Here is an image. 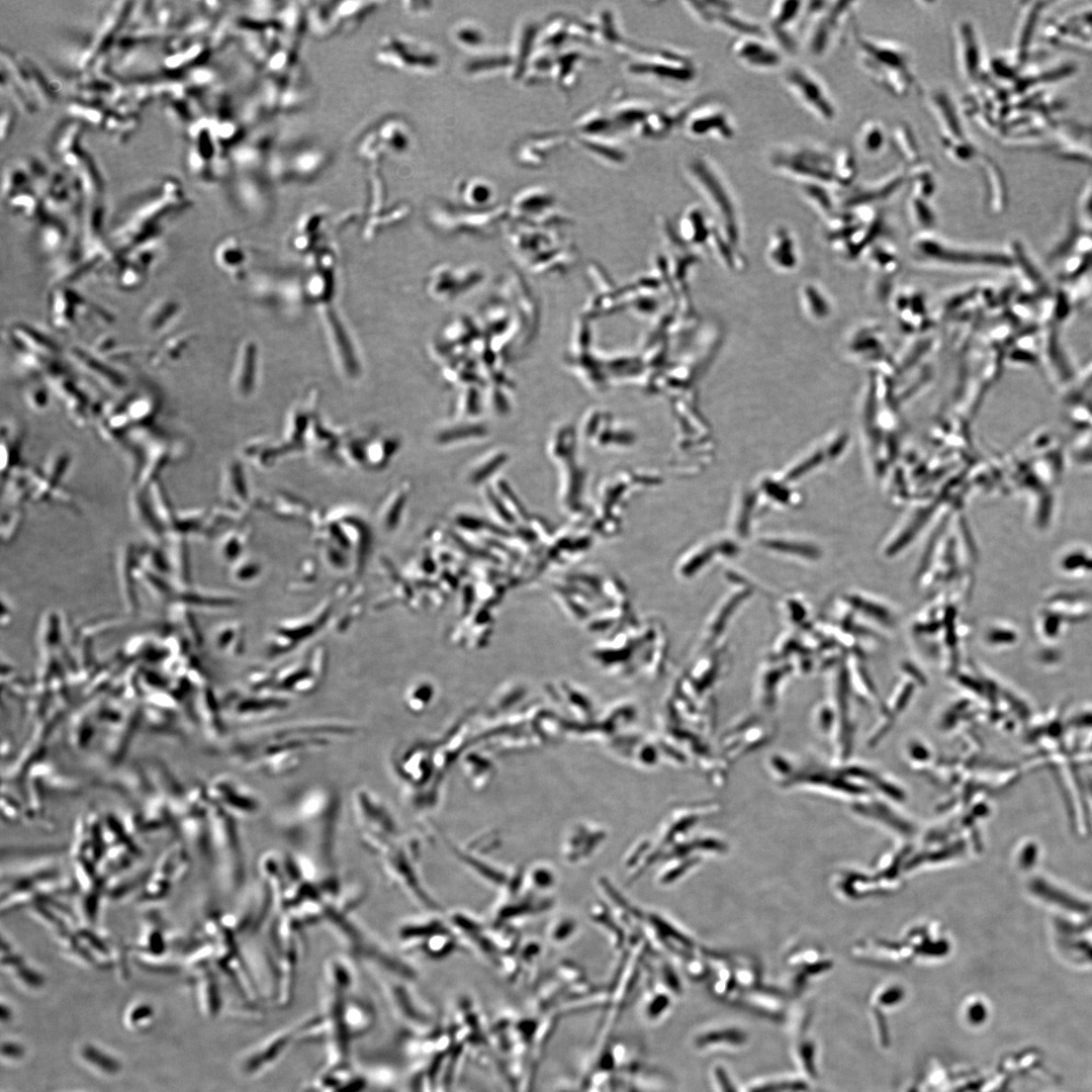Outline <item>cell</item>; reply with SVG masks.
<instances>
[{"instance_id": "6da1fadb", "label": "cell", "mask_w": 1092, "mask_h": 1092, "mask_svg": "<svg viewBox=\"0 0 1092 1092\" xmlns=\"http://www.w3.org/2000/svg\"><path fill=\"white\" fill-rule=\"evenodd\" d=\"M355 724L337 720H306L252 730L238 748L241 762L268 776L292 772L308 753L330 745L334 738L357 732Z\"/></svg>"}, {"instance_id": "7a4b0ae2", "label": "cell", "mask_w": 1092, "mask_h": 1092, "mask_svg": "<svg viewBox=\"0 0 1092 1092\" xmlns=\"http://www.w3.org/2000/svg\"><path fill=\"white\" fill-rule=\"evenodd\" d=\"M855 56L864 74L882 90L905 98L917 89L911 52L901 42L852 30Z\"/></svg>"}, {"instance_id": "3957f363", "label": "cell", "mask_w": 1092, "mask_h": 1092, "mask_svg": "<svg viewBox=\"0 0 1092 1092\" xmlns=\"http://www.w3.org/2000/svg\"><path fill=\"white\" fill-rule=\"evenodd\" d=\"M327 666V650L323 644H315L282 665L251 671L248 684L254 693L285 699L290 696H307L322 685Z\"/></svg>"}, {"instance_id": "277c9868", "label": "cell", "mask_w": 1092, "mask_h": 1092, "mask_svg": "<svg viewBox=\"0 0 1092 1092\" xmlns=\"http://www.w3.org/2000/svg\"><path fill=\"white\" fill-rule=\"evenodd\" d=\"M766 163L772 171L798 184L836 187L834 148L811 142L778 144L767 151Z\"/></svg>"}, {"instance_id": "5b68a950", "label": "cell", "mask_w": 1092, "mask_h": 1092, "mask_svg": "<svg viewBox=\"0 0 1092 1092\" xmlns=\"http://www.w3.org/2000/svg\"><path fill=\"white\" fill-rule=\"evenodd\" d=\"M627 71L635 78L665 88H684L699 75L695 60L687 53L664 47L636 44ZM630 53V54H631Z\"/></svg>"}, {"instance_id": "8992f818", "label": "cell", "mask_w": 1092, "mask_h": 1092, "mask_svg": "<svg viewBox=\"0 0 1092 1092\" xmlns=\"http://www.w3.org/2000/svg\"><path fill=\"white\" fill-rule=\"evenodd\" d=\"M857 4L854 1L806 2L808 24L803 46L812 58H825L842 40Z\"/></svg>"}, {"instance_id": "52a82bcc", "label": "cell", "mask_w": 1092, "mask_h": 1092, "mask_svg": "<svg viewBox=\"0 0 1092 1092\" xmlns=\"http://www.w3.org/2000/svg\"><path fill=\"white\" fill-rule=\"evenodd\" d=\"M390 841L374 854L379 855V862L385 875L406 893L420 907L427 911L439 912L440 904L424 886L417 870V847L413 842Z\"/></svg>"}, {"instance_id": "ba28073f", "label": "cell", "mask_w": 1092, "mask_h": 1092, "mask_svg": "<svg viewBox=\"0 0 1092 1092\" xmlns=\"http://www.w3.org/2000/svg\"><path fill=\"white\" fill-rule=\"evenodd\" d=\"M351 806L362 841L371 852L400 837L395 818L374 792L366 788L355 789Z\"/></svg>"}, {"instance_id": "9c48e42d", "label": "cell", "mask_w": 1092, "mask_h": 1092, "mask_svg": "<svg viewBox=\"0 0 1092 1092\" xmlns=\"http://www.w3.org/2000/svg\"><path fill=\"white\" fill-rule=\"evenodd\" d=\"M782 79L793 97L818 121L828 124L837 119L836 101L826 83L813 70L793 64L784 67Z\"/></svg>"}, {"instance_id": "30bf717a", "label": "cell", "mask_w": 1092, "mask_h": 1092, "mask_svg": "<svg viewBox=\"0 0 1092 1092\" xmlns=\"http://www.w3.org/2000/svg\"><path fill=\"white\" fill-rule=\"evenodd\" d=\"M681 129L695 140L730 142L736 136V125L722 106L698 99L686 117Z\"/></svg>"}, {"instance_id": "8fae6325", "label": "cell", "mask_w": 1092, "mask_h": 1092, "mask_svg": "<svg viewBox=\"0 0 1092 1092\" xmlns=\"http://www.w3.org/2000/svg\"><path fill=\"white\" fill-rule=\"evenodd\" d=\"M952 51L956 71L964 81H975L982 72L984 57L974 22L960 18L952 27Z\"/></svg>"}, {"instance_id": "7c38bea8", "label": "cell", "mask_w": 1092, "mask_h": 1092, "mask_svg": "<svg viewBox=\"0 0 1092 1092\" xmlns=\"http://www.w3.org/2000/svg\"><path fill=\"white\" fill-rule=\"evenodd\" d=\"M926 105L938 130V140L969 139L963 112L951 94L942 87L932 88L926 94Z\"/></svg>"}, {"instance_id": "4fadbf2b", "label": "cell", "mask_w": 1092, "mask_h": 1092, "mask_svg": "<svg viewBox=\"0 0 1092 1092\" xmlns=\"http://www.w3.org/2000/svg\"><path fill=\"white\" fill-rule=\"evenodd\" d=\"M732 56L744 67L771 72L785 67V54L766 36L737 37L731 46Z\"/></svg>"}, {"instance_id": "5bb4252c", "label": "cell", "mask_w": 1092, "mask_h": 1092, "mask_svg": "<svg viewBox=\"0 0 1092 1092\" xmlns=\"http://www.w3.org/2000/svg\"><path fill=\"white\" fill-rule=\"evenodd\" d=\"M806 2L780 0L771 4L768 11V31L772 42L785 54H794L799 42L794 32L802 16L805 15Z\"/></svg>"}, {"instance_id": "9a60e30c", "label": "cell", "mask_w": 1092, "mask_h": 1092, "mask_svg": "<svg viewBox=\"0 0 1092 1092\" xmlns=\"http://www.w3.org/2000/svg\"><path fill=\"white\" fill-rule=\"evenodd\" d=\"M906 184H908L907 168L901 167L878 179L856 185L852 192L846 197L845 204L848 206H859L870 202L884 200L894 195Z\"/></svg>"}, {"instance_id": "2e32d148", "label": "cell", "mask_w": 1092, "mask_h": 1092, "mask_svg": "<svg viewBox=\"0 0 1092 1092\" xmlns=\"http://www.w3.org/2000/svg\"><path fill=\"white\" fill-rule=\"evenodd\" d=\"M128 510L131 520L149 542L164 545L167 532L156 516L146 489L136 486L130 489Z\"/></svg>"}, {"instance_id": "e0dca14e", "label": "cell", "mask_w": 1092, "mask_h": 1092, "mask_svg": "<svg viewBox=\"0 0 1092 1092\" xmlns=\"http://www.w3.org/2000/svg\"><path fill=\"white\" fill-rule=\"evenodd\" d=\"M288 707V699L253 693L237 697L236 704H234V713L242 721H258L275 716Z\"/></svg>"}, {"instance_id": "ac0fdd59", "label": "cell", "mask_w": 1092, "mask_h": 1092, "mask_svg": "<svg viewBox=\"0 0 1092 1092\" xmlns=\"http://www.w3.org/2000/svg\"><path fill=\"white\" fill-rule=\"evenodd\" d=\"M749 1041L748 1033L739 1027H711L694 1036L695 1049L703 1053L718 1051H737L745 1048Z\"/></svg>"}, {"instance_id": "d6986e66", "label": "cell", "mask_w": 1092, "mask_h": 1092, "mask_svg": "<svg viewBox=\"0 0 1092 1092\" xmlns=\"http://www.w3.org/2000/svg\"><path fill=\"white\" fill-rule=\"evenodd\" d=\"M139 546L130 541L123 543L116 556V575L122 597L132 609L136 605L135 587L139 581Z\"/></svg>"}, {"instance_id": "ffe728a7", "label": "cell", "mask_w": 1092, "mask_h": 1092, "mask_svg": "<svg viewBox=\"0 0 1092 1092\" xmlns=\"http://www.w3.org/2000/svg\"><path fill=\"white\" fill-rule=\"evenodd\" d=\"M164 547L171 565L172 577L178 585L186 586L190 581L187 537L175 531H169L166 534Z\"/></svg>"}, {"instance_id": "44dd1931", "label": "cell", "mask_w": 1092, "mask_h": 1092, "mask_svg": "<svg viewBox=\"0 0 1092 1092\" xmlns=\"http://www.w3.org/2000/svg\"><path fill=\"white\" fill-rule=\"evenodd\" d=\"M855 142L860 153L868 157L881 155L890 144V130L876 118L863 120L856 130Z\"/></svg>"}, {"instance_id": "7402d4cb", "label": "cell", "mask_w": 1092, "mask_h": 1092, "mask_svg": "<svg viewBox=\"0 0 1092 1092\" xmlns=\"http://www.w3.org/2000/svg\"><path fill=\"white\" fill-rule=\"evenodd\" d=\"M892 144L898 157L909 168L922 160V151L913 128L906 122H898L890 131Z\"/></svg>"}, {"instance_id": "603a6c76", "label": "cell", "mask_w": 1092, "mask_h": 1092, "mask_svg": "<svg viewBox=\"0 0 1092 1092\" xmlns=\"http://www.w3.org/2000/svg\"><path fill=\"white\" fill-rule=\"evenodd\" d=\"M220 785L221 792H224L226 796L225 803L237 813L244 816H254L261 811V800L252 789L231 781Z\"/></svg>"}, {"instance_id": "cb8c5ba5", "label": "cell", "mask_w": 1092, "mask_h": 1092, "mask_svg": "<svg viewBox=\"0 0 1092 1092\" xmlns=\"http://www.w3.org/2000/svg\"><path fill=\"white\" fill-rule=\"evenodd\" d=\"M908 184L912 186V194L924 199H930L938 188V177L931 163L921 162L907 168Z\"/></svg>"}, {"instance_id": "d4e9b609", "label": "cell", "mask_w": 1092, "mask_h": 1092, "mask_svg": "<svg viewBox=\"0 0 1092 1092\" xmlns=\"http://www.w3.org/2000/svg\"><path fill=\"white\" fill-rule=\"evenodd\" d=\"M834 173L836 187L853 186L858 176V164L850 148L846 146L834 148Z\"/></svg>"}, {"instance_id": "484cf974", "label": "cell", "mask_w": 1092, "mask_h": 1092, "mask_svg": "<svg viewBox=\"0 0 1092 1092\" xmlns=\"http://www.w3.org/2000/svg\"><path fill=\"white\" fill-rule=\"evenodd\" d=\"M146 490L156 516L168 533L173 529L177 511L174 510L163 483L158 479L150 484Z\"/></svg>"}, {"instance_id": "4316f807", "label": "cell", "mask_w": 1092, "mask_h": 1092, "mask_svg": "<svg viewBox=\"0 0 1092 1092\" xmlns=\"http://www.w3.org/2000/svg\"><path fill=\"white\" fill-rule=\"evenodd\" d=\"M947 158L959 165H970L981 158L979 148L971 138L965 140H938Z\"/></svg>"}, {"instance_id": "83f0119b", "label": "cell", "mask_w": 1092, "mask_h": 1092, "mask_svg": "<svg viewBox=\"0 0 1092 1092\" xmlns=\"http://www.w3.org/2000/svg\"><path fill=\"white\" fill-rule=\"evenodd\" d=\"M557 874L554 869L546 863H536L525 873V883L534 892H546L552 890L557 884Z\"/></svg>"}, {"instance_id": "f1b7e54d", "label": "cell", "mask_w": 1092, "mask_h": 1092, "mask_svg": "<svg viewBox=\"0 0 1092 1092\" xmlns=\"http://www.w3.org/2000/svg\"><path fill=\"white\" fill-rule=\"evenodd\" d=\"M71 464V454L65 450H60L50 455L41 473L52 484L60 486Z\"/></svg>"}, {"instance_id": "f546056e", "label": "cell", "mask_w": 1092, "mask_h": 1092, "mask_svg": "<svg viewBox=\"0 0 1092 1092\" xmlns=\"http://www.w3.org/2000/svg\"><path fill=\"white\" fill-rule=\"evenodd\" d=\"M802 194L822 211L832 208L834 202L832 186L819 183L799 184Z\"/></svg>"}, {"instance_id": "4dcf8cb0", "label": "cell", "mask_w": 1092, "mask_h": 1092, "mask_svg": "<svg viewBox=\"0 0 1092 1092\" xmlns=\"http://www.w3.org/2000/svg\"><path fill=\"white\" fill-rule=\"evenodd\" d=\"M23 522V513L20 507H9L4 510L1 517V539L3 543H11L19 533Z\"/></svg>"}, {"instance_id": "1f68e13d", "label": "cell", "mask_w": 1092, "mask_h": 1092, "mask_svg": "<svg viewBox=\"0 0 1092 1092\" xmlns=\"http://www.w3.org/2000/svg\"><path fill=\"white\" fill-rule=\"evenodd\" d=\"M575 929L576 925L574 919L562 917L551 926L549 937L555 943L567 942L574 936Z\"/></svg>"}, {"instance_id": "d6a6232c", "label": "cell", "mask_w": 1092, "mask_h": 1092, "mask_svg": "<svg viewBox=\"0 0 1092 1092\" xmlns=\"http://www.w3.org/2000/svg\"><path fill=\"white\" fill-rule=\"evenodd\" d=\"M713 1082L716 1092H741L730 1074L721 1065L713 1067Z\"/></svg>"}, {"instance_id": "836d02e7", "label": "cell", "mask_w": 1092, "mask_h": 1092, "mask_svg": "<svg viewBox=\"0 0 1092 1092\" xmlns=\"http://www.w3.org/2000/svg\"><path fill=\"white\" fill-rule=\"evenodd\" d=\"M910 208L913 215L920 222H928L932 220V211L927 204V199L912 194L909 200Z\"/></svg>"}, {"instance_id": "e575fe53", "label": "cell", "mask_w": 1092, "mask_h": 1092, "mask_svg": "<svg viewBox=\"0 0 1092 1092\" xmlns=\"http://www.w3.org/2000/svg\"><path fill=\"white\" fill-rule=\"evenodd\" d=\"M48 395L40 387H30L25 392L27 405L33 411H43L48 406Z\"/></svg>"}]
</instances>
